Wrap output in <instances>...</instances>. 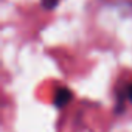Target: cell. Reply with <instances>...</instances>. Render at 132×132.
<instances>
[{
  "instance_id": "cell-1",
  "label": "cell",
  "mask_w": 132,
  "mask_h": 132,
  "mask_svg": "<svg viewBox=\"0 0 132 132\" xmlns=\"http://www.w3.org/2000/svg\"><path fill=\"white\" fill-rule=\"evenodd\" d=\"M73 100V92L69 89V87H59L54 93V98H53V103L57 109H64L65 106H69L70 101Z\"/></svg>"
},
{
  "instance_id": "cell-3",
  "label": "cell",
  "mask_w": 132,
  "mask_h": 132,
  "mask_svg": "<svg viewBox=\"0 0 132 132\" xmlns=\"http://www.w3.org/2000/svg\"><path fill=\"white\" fill-rule=\"evenodd\" d=\"M123 95H124V96H126L130 103H132V82L126 86V90H124V93H123Z\"/></svg>"
},
{
  "instance_id": "cell-2",
  "label": "cell",
  "mask_w": 132,
  "mask_h": 132,
  "mask_svg": "<svg viewBox=\"0 0 132 132\" xmlns=\"http://www.w3.org/2000/svg\"><path fill=\"white\" fill-rule=\"evenodd\" d=\"M40 2H42V6H44L45 10H53V8L57 5L59 0H40Z\"/></svg>"
}]
</instances>
